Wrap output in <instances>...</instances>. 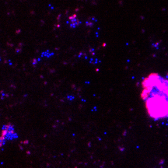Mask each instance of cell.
<instances>
[{
  "label": "cell",
  "instance_id": "6da1fadb",
  "mask_svg": "<svg viewBox=\"0 0 168 168\" xmlns=\"http://www.w3.org/2000/svg\"><path fill=\"white\" fill-rule=\"evenodd\" d=\"M17 138V135L15 132L14 128L11 125H5L2 127L1 135V146L5 144L8 140H12Z\"/></svg>",
  "mask_w": 168,
  "mask_h": 168
}]
</instances>
